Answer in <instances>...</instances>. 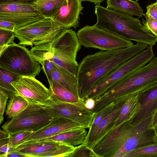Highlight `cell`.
Segmentation results:
<instances>
[{"mask_svg": "<svg viewBox=\"0 0 157 157\" xmlns=\"http://www.w3.org/2000/svg\"><path fill=\"white\" fill-rule=\"evenodd\" d=\"M35 131L27 130L9 133L8 141L14 148L31 136Z\"/></svg>", "mask_w": 157, "mask_h": 157, "instance_id": "cell-30", "label": "cell"}, {"mask_svg": "<svg viewBox=\"0 0 157 157\" xmlns=\"http://www.w3.org/2000/svg\"><path fill=\"white\" fill-rule=\"evenodd\" d=\"M97 21L95 25L118 35L137 43L153 46L157 37L141 22L139 18L121 13L100 5L95 6Z\"/></svg>", "mask_w": 157, "mask_h": 157, "instance_id": "cell-3", "label": "cell"}, {"mask_svg": "<svg viewBox=\"0 0 157 157\" xmlns=\"http://www.w3.org/2000/svg\"><path fill=\"white\" fill-rule=\"evenodd\" d=\"M152 124L155 128L157 125V109L155 111L152 115Z\"/></svg>", "mask_w": 157, "mask_h": 157, "instance_id": "cell-45", "label": "cell"}, {"mask_svg": "<svg viewBox=\"0 0 157 157\" xmlns=\"http://www.w3.org/2000/svg\"><path fill=\"white\" fill-rule=\"evenodd\" d=\"M81 45L72 29H64L51 41L32 47L30 51L40 64L49 60L76 75L78 64L76 60Z\"/></svg>", "mask_w": 157, "mask_h": 157, "instance_id": "cell-2", "label": "cell"}, {"mask_svg": "<svg viewBox=\"0 0 157 157\" xmlns=\"http://www.w3.org/2000/svg\"><path fill=\"white\" fill-rule=\"evenodd\" d=\"M52 77L53 81L61 85L79 98L76 75L54 63L52 71Z\"/></svg>", "mask_w": 157, "mask_h": 157, "instance_id": "cell-20", "label": "cell"}, {"mask_svg": "<svg viewBox=\"0 0 157 157\" xmlns=\"http://www.w3.org/2000/svg\"><path fill=\"white\" fill-rule=\"evenodd\" d=\"M127 99L121 98L114 109L107 116L96 126L89 129L83 144L92 149L93 146L97 142L113 128Z\"/></svg>", "mask_w": 157, "mask_h": 157, "instance_id": "cell-15", "label": "cell"}, {"mask_svg": "<svg viewBox=\"0 0 157 157\" xmlns=\"http://www.w3.org/2000/svg\"><path fill=\"white\" fill-rule=\"evenodd\" d=\"M81 46L86 48H93L102 51L125 48L134 44L125 39L95 25H87L76 33Z\"/></svg>", "mask_w": 157, "mask_h": 157, "instance_id": "cell-7", "label": "cell"}, {"mask_svg": "<svg viewBox=\"0 0 157 157\" xmlns=\"http://www.w3.org/2000/svg\"><path fill=\"white\" fill-rule=\"evenodd\" d=\"M81 128L83 127L70 119L62 117L52 118L47 124L35 132L31 136L21 143L47 138Z\"/></svg>", "mask_w": 157, "mask_h": 157, "instance_id": "cell-16", "label": "cell"}, {"mask_svg": "<svg viewBox=\"0 0 157 157\" xmlns=\"http://www.w3.org/2000/svg\"><path fill=\"white\" fill-rule=\"evenodd\" d=\"M15 24L11 22L0 20V29L14 32Z\"/></svg>", "mask_w": 157, "mask_h": 157, "instance_id": "cell-38", "label": "cell"}, {"mask_svg": "<svg viewBox=\"0 0 157 157\" xmlns=\"http://www.w3.org/2000/svg\"><path fill=\"white\" fill-rule=\"evenodd\" d=\"M122 157H157V142L130 151Z\"/></svg>", "mask_w": 157, "mask_h": 157, "instance_id": "cell-29", "label": "cell"}, {"mask_svg": "<svg viewBox=\"0 0 157 157\" xmlns=\"http://www.w3.org/2000/svg\"><path fill=\"white\" fill-rule=\"evenodd\" d=\"M140 108L138 95L128 98L122 107L113 127L111 130L124 122L131 120L139 112Z\"/></svg>", "mask_w": 157, "mask_h": 157, "instance_id": "cell-23", "label": "cell"}, {"mask_svg": "<svg viewBox=\"0 0 157 157\" xmlns=\"http://www.w3.org/2000/svg\"><path fill=\"white\" fill-rule=\"evenodd\" d=\"M64 0L36 1L33 6L44 18H52Z\"/></svg>", "mask_w": 157, "mask_h": 157, "instance_id": "cell-25", "label": "cell"}, {"mask_svg": "<svg viewBox=\"0 0 157 157\" xmlns=\"http://www.w3.org/2000/svg\"><path fill=\"white\" fill-rule=\"evenodd\" d=\"M36 0H0V4L18 3L25 4H32Z\"/></svg>", "mask_w": 157, "mask_h": 157, "instance_id": "cell-41", "label": "cell"}, {"mask_svg": "<svg viewBox=\"0 0 157 157\" xmlns=\"http://www.w3.org/2000/svg\"><path fill=\"white\" fill-rule=\"evenodd\" d=\"M26 157L24 154L14 150L5 155L3 157Z\"/></svg>", "mask_w": 157, "mask_h": 157, "instance_id": "cell-42", "label": "cell"}, {"mask_svg": "<svg viewBox=\"0 0 157 157\" xmlns=\"http://www.w3.org/2000/svg\"><path fill=\"white\" fill-rule=\"evenodd\" d=\"M11 84L29 103L44 105L51 100L50 90L35 77L18 76Z\"/></svg>", "mask_w": 157, "mask_h": 157, "instance_id": "cell-13", "label": "cell"}, {"mask_svg": "<svg viewBox=\"0 0 157 157\" xmlns=\"http://www.w3.org/2000/svg\"><path fill=\"white\" fill-rule=\"evenodd\" d=\"M52 95L51 100L63 102L76 103L81 99L61 85L53 80L49 89Z\"/></svg>", "mask_w": 157, "mask_h": 157, "instance_id": "cell-24", "label": "cell"}, {"mask_svg": "<svg viewBox=\"0 0 157 157\" xmlns=\"http://www.w3.org/2000/svg\"><path fill=\"white\" fill-rule=\"evenodd\" d=\"M106 8L121 13L139 18L144 15V11L139 3L132 0H107Z\"/></svg>", "mask_w": 157, "mask_h": 157, "instance_id": "cell-21", "label": "cell"}, {"mask_svg": "<svg viewBox=\"0 0 157 157\" xmlns=\"http://www.w3.org/2000/svg\"><path fill=\"white\" fill-rule=\"evenodd\" d=\"M148 46L145 44L137 43L128 47L111 50H101L84 57L78 64L76 74L79 98L84 101L99 80L146 49Z\"/></svg>", "mask_w": 157, "mask_h": 157, "instance_id": "cell-1", "label": "cell"}, {"mask_svg": "<svg viewBox=\"0 0 157 157\" xmlns=\"http://www.w3.org/2000/svg\"><path fill=\"white\" fill-rule=\"evenodd\" d=\"M132 126L131 120L124 122L97 142L92 149L97 157H114L123 145Z\"/></svg>", "mask_w": 157, "mask_h": 157, "instance_id": "cell-12", "label": "cell"}, {"mask_svg": "<svg viewBox=\"0 0 157 157\" xmlns=\"http://www.w3.org/2000/svg\"><path fill=\"white\" fill-rule=\"evenodd\" d=\"M65 29L51 18H45L16 29L19 44L25 46L43 45L51 41Z\"/></svg>", "mask_w": 157, "mask_h": 157, "instance_id": "cell-8", "label": "cell"}, {"mask_svg": "<svg viewBox=\"0 0 157 157\" xmlns=\"http://www.w3.org/2000/svg\"><path fill=\"white\" fill-rule=\"evenodd\" d=\"M153 46H148L141 52L107 74L94 85L87 95V99L95 100L117 82L126 76L147 64L154 57Z\"/></svg>", "mask_w": 157, "mask_h": 157, "instance_id": "cell-5", "label": "cell"}, {"mask_svg": "<svg viewBox=\"0 0 157 157\" xmlns=\"http://www.w3.org/2000/svg\"><path fill=\"white\" fill-rule=\"evenodd\" d=\"M44 108L52 118L62 117L72 120L83 128H89L95 115L93 110L86 108L82 100L76 103L50 100Z\"/></svg>", "mask_w": 157, "mask_h": 157, "instance_id": "cell-10", "label": "cell"}, {"mask_svg": "<svg viewBox=\"0 0 157 157\" xmlns=\"http://www.w3.org/2000/svg\"><path fill=\"white\" fill-rule=\"evenodd\" d=\"M82 1H89L94 3L96 5H100L105 0H81Z\"/></svg>", "mask_w": 157, "mask_h": 157, "instance_id": "cell-46", "label": "cell"}, {"mask_svg": "<svg viewBox=\"0 0 157 157\" xmlns=\"http://www.w3.org/2000/svg\"><path fill=\"white\" fill-rule=\"evenodd\" d=\"M25 46L14 42L0 53V67L19 76L35 77L42 67Z\"/></svg>", "mask_w": 157, "mask_h": 157, "instance_id": "cell-6", "label": "cell"}, {"mask_svg": "<svg viewBox=\"0 0 157 157\" xmlns=\"http://www.w3.org/2000/svg\"><path fill=\"white\" fill-rule=\"evenodd\" d=\"M38 0H36V1H38Z\"/></svg>", "mask_w": 157, "mask_h": 157, "instance_id": "cell-48", "label": "cell"}, {"mask_svg": "<svg viewBox=\"0 0 157 157\" xmlns=\"http://www.w3.org/2000/svg\"><path fill=\"white\" fill-rule=\"evenodd\" d=\"M40 64L42 66V69L46 75L49 85L51 86L53 81L52 71L54 63L51 60H47L44 61Z\"/></svg>", "mask_w": 157, "mask_h": 157, "instance_id": "cell-36", "label": "cell"}, {"mask_svg": "<svg viewBox=\"0 0 157 157\" xmlns=\"http://www.w3.org/2000/svg\"><path fill=\"white\" fill-rule=\"evenodd\" d=\"M139 0H136V1H139Z\"/></svg>", "mask_w": 157, "mask_h": 157, "instance_id": "cell-49", "label": "cell"}, {"mask_svg": "<svg viewBox=\"0 0 157 157\" xmlns=\"http://www.w3.org/2000/svg\"><path fill=\"white\" fill-rule=\"evenodd\" d=\"M44 18H45L39 13H0V20L8 21L14 23L16 25L15 29Z\"/></svg>", "mask_w": 157, "mask_h": 157, "instance_id": "cell-22", "label": "cell"}, {"mask_svg": "<svg viewBox=\"0 0 157 157\" xmlns=\"http://www.w3.org/2000/svg\"><path fill=\"white\" fill-rule=\"evenodd\" d=\"M63 144L65 143L55 141L34 142L19 145L13 150L24 154L26 157H41Z\"/></svg>", "mask_w": 157, "mask_h": 157, "instance_id": "cell-19", "label": "cell"}, {"mask_svg": "<svg viewBox=\"0 0 157 157\" xmlns=\"http://www.w3.org/2000/svg\"><path fill=\"white\" fill-rule=\"evenodd\" d=\"M138 98L140 108L131 120L133 126L153 115L157 109V82L140 92Z\"/></svg>", "mask_w": 157, "mask_h": 157, "instance_id": "cell-17", "label": "cell"}, {"mask_svg": "<svg viewBox=\"0 0 157 157\" xmlns=\"http://www.w3.org/2000/svg\"><path fill=\"white\" fill-rule=\"evenodd\" d=\"M52 118L43 105L29 103L24 110L6 121L2 128L8 134L27 130L36 132L47 124Z\"/></svg>", "mask_w": 157, "mask_h": 157, "instance_id": "cell-9", "label": "cell"}, {"mask_svg": "<svg viewBox=\"0 0 157 157\" xmlns=\"http://www.w3.org/2000/svg\"><path fill=\"white\" fill-rule=\"evenodd\" d=\"M14 149L8 143L0 146V157H3L4 156Z\"/></svg>", "mask_w": 157, "mask_h": 157, "instance_id": "cell-40", "label": "cell"}, {"mask_svg": "<svg viewBox=\"0 0 157 157\" xmlns=\"http://www.w3.org/2000/svg\"><path fill=\"white\" fill-rule=\"evenodd\" d=\"M157 82V56L113 85L98 98L95 107L100 110L117 99L137 95Z\"/></svg>", "mask_w": 157, "mask_h": 157, "instance_id": "cell-4", "label": "cell"}, {"mask_svg": "<svg viewBox=\"0 0 157 157\" xmlns=\"http://www.w3.org/2000/svg\"><path fill=\"white\" fill-rule=\"evenodd\" d=\"M0 124L3 121V114L5 111L8 99L7 94L3 90H0Z\"/></svg>", "mask_w": 157, "mask_h": 157, "instance_id": "cell-37", "label": "cell"}, {"mask_svg": "<svg viewBox=\"0 0 157 157\" xmlns=\"http://www.w3.org/2000/svg\"><path fill=\"white\" fill-rule=\"evenodd\" d=\"M146 7L147 11L146 13L157 21V0L155 3Z\"/></svg>", "mask_w": 157, "mask_h": 157, "instance_id": "cell-39", "label": "cell"}, {"mask_svg": "<svg viewBox=\"0 0 157 157\" xmlns=\"http://www.w3.org/2000/svg\"><path fill=\"white\" fill-rule=\"evenodd\" d=\"M75 148V146L63 144L56 149L43 154L41 157H68L74 151Z\"/></svg>", "mask_w": 157, "mask_h": 157, "instance_id": "cell-32", "label": "cell"}, {"mask_svg": "<svg viewBox=\"0 0 157 157\" xmlns=\"http://www.w3.org/2000/svg\"><path fill=\"white\" fill-rule=\"evenodd\" d=\"M97 157L92 149L89 147L86 144H82L75 148L68 157Z\"/></svg>", "mask_w": 157, "mask_h": 157, "instance_id": "cell-33", "label": "cell"}, {"mask_svg": "<svg viewBox=\"0 0 157 157\" xmlns=\"http://www.w3.org/2000/svg\"><path fill=\"white\" fill-rule=\"evenodd\" d=\"M9 134L5 130H0V140H5L8 139Z\"/></svg>", "mask_w": 157, "mask_h": 157, "instance_id": "cell-44", "label": "cell"}, {"mask_svg": "<svg viewBox=\"0 0 157 157\" xmlns=\"http://www.w3.org/2000/svg\"><path fill=\"white\" fill-rule=\"evenodd\" d=\"M81 0H64L52 17L65 29L79 26V16L84 7Z\"/></svg>", "mask_w": 157, "mask_h": 157, "instance_id": "cell-14", "label": "cell"}, {"mask_svg": "<svg viewBox=\"0 0 157 157\" xmlns=\"http://www.w3.org/2000/svg\"><path fill=\"white\" fill-rule=\"evenodd\" d=\"M19 76L8 70L0 67V90L6 93L9 98L13 95L18 94L11 84Z\"/></svg>", "mask_w": 157, "mask_h": 157, "instance_id": "cell-26", "label": "cell"}, {"mask_svg": "<svg viewBox=\"0 0 157 157\" xmlns=\"http://www.w3.org/2000/svg\"><path fill=\"white\" fill-rule=\"evenodd\" d=\"M29 104L25 99L19 94H14L7 103L6 115L11 118L24 110Z\"/></svg>", "mask_w": 157, "mask_h": 157, "instance_id": "cell-27", "label": "cell"}, {"mask_svg": "<svg viewBox=\"0 0 157 157\" xmlns=\"http://www.w3.org/2000/svg\"><path fill=\"white\" fill-rule=\"evenodd\" d=\"M15 37L14 32L0 29V53L13 42Z\"/></svg>", "mask_w": 157, "mask_h": 157, "instance_id": "cell-34", "label": "cell"}, {"mask_svg": "<svg viewBox=\"0 0 157 157\" xmlns=\"http://www.w3.org/2000/svg\"><path fill=\"white\" fill-rule=\"evenodd\" d=\"M86 129L84 128H77L47 138L24 142L23 144L34 142L55 141L75 146L84 143L87 134Z\"/></svg>", "mask_w": 157, "mask_h": 157, "instance_id": "cell-18", "label": "cell"}, {"mask_svg": "<svg viewBox=\"0 0 157 157\" xmlns=\"http://www.w3.org/2000/svg\"><path fill=\"white\" fill-rule=\"evenodd\" d=\"M155 130L156 133V135H157V125L155 128Z\"/></svg>", "mask_w": 157, "mask_h": 157, "instance_id": "cell-47", "label": "cell"}, {"mask_svg": "<svg viewBox=\"0 0 157 157\" xmlns=\"http://www.w3.org/2000/svg\"><path fill=\"white\" fill-rule=\"evenodd\" d=\"M120 99V98L117 99L96 113L94 120L89 129L96 126L103 119L107 116L114 109Z\"/></svg>", "mask_w": 157, "mask_h": 157, "instance_id": "cell-31", "label": "cell"}, {"mask_svg": "<svg viewBox=\"0 0 157 157\" xmlns=\"http://www.w3.org/2000/svg\"><path fill=\"white\" fill-rule=\"evenodd\" d=\"M152 115L132 126L123 145L114 157H122L130 151L157 142V135L152 124Z\"/></svg>", "mask_w": 157, "mask_h": 157, "instance_id": "cell-11", "label": "cell"}, {"mask_svg": "<svg viewBox=\"0 0 157 157\" xmlns=\"http://www.w3.org/2000/svg\"><path fill=\"white\" fill-rule=\"evenodd\" d=\"M85 106L88 109L93 110L95 104V100L92 98L87 99L85 101Z\"/></svg>", "mask_w": 157, "mask_h": 157, "instance_id": "cell-43", "label": "cell"}, {"mask_svg": "<svg viewBox=\"0 0 157 157\" xmlns=\"http://www.w3.org/2000/svg\"><path fill=\"white\" fill-rule=\"evenodd\" d=\"M145 17L146 20L143 18V25L153 35L157 37V21L146 13L144 15Z\"/></svg>", "mask_w": 157, "mask_h": 157, "instance_id": "cell-35", "label": "cell"}, {"mask_svg": "<svg viewBox=\"0 0 157 157\" xmlns=\"http://www.w3.org/2000/svg\"><path fill=\"white\" fill-rule=\"evenodd\" d=\"M33 3H14L1 4H0V13H39L33 6Z\"/></svg>", "mask_w": 157, "mask_h": 157, "instance_id": "cell-28", "label": "cell"}]
</instances>
